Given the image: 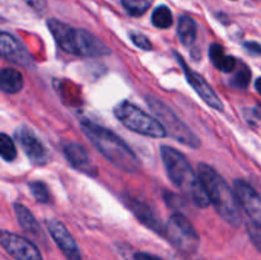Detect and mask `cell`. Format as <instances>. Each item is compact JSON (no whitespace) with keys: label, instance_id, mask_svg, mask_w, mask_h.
<instances>
[{"label":"cell","instance_id":"3957f363","mask_svg":"<svg viewBox=\"0 0 261 260\" xmlns=\"http://www.w3.org/2000/svg\"><path fill=\"white\" fill-rule=\"evenodd\" d=\"M198 175L205 186L211 203L214 205L217 213L231 226H240L242 217L236 193L232 191L224 178L211 166L200 163Z\"/></svg>","mask_w":261,"mask_h":260},{"label":"cell","instance_id":"484cf974","mask_svg":"<svg viewBox=\"0 0 261 260\" xmlns=\"http://www.w3.org/2000/svg\"><path fill=\"white\" fill-rule=\"evenodd\" d=\"M245 48L251 55H261V45L257 42H245Z\"/></svg>","mask_w":261,"mask_h":260},{"label":"cell","instance_id":"5b68a950","mask_svg":"<svg viewBox=\"0 0 261 260\" xmlns=\"http://www.w3.org/2000/svg\"><path fill=\"white\" fill-rule=\"evenodd\" d=\"M115 116L124 126L138 134L150 138H163L167 135L165 126L161 124L160 120L154 119L138 106L127 101L117 105L115 109Z\"/></svg>","mask_w":261,"mask_h":260},{"label":"cell","instance_id":"4fadbf2b","mask_svg":"<svg viewBox=\"0 0 261 260\" xmlns=\"http://www.w3.org/2000/svg\"><path fill=\"white\" fill-rule=\"evenodd\" d=\"M0 53L3 58L17 65L31 68L33 64L32 56L25 50L24 46L7 32H2L0 35Z\"/></svg>","mask_w":261,"mask_h":260},{"label":"cell","instance_id":"d4e9b609","mask_svg":"<svg viewBox=\"0 0 261 260\" xmlns=\"http://www.w3.org/2000/svg\"><path fill=\"white\" fill-rule=\"evenodd\" d=\"M133 260H163V259H161V257L157 256V255L149 254V252L138 251L133 255Z\"/></svg>","mask_w":261,"mask_h":260},{"label":"cell","instance_id":"8fae6325","mask_svg":"<svg viewBox=\"0 0 261 260\" xmlns=\"http://www.w3.org/2000/svg\"><path fill=\"white\" fill-rule=\"evenodd\" d=\"M15 139L19 143V145L24 150L31 162L38 166H43L48 162L50 154H48L47 149L43 145V143L36 137L32 130L24 126L18 127L15 130Z\"/></svg>","mask_w":261,"mask_h":260},{"label":"cell","instance_id":"9a60e30c","mask_svg":"<svg viewBox=\"0 0 261 260\" xmlns=\"http://www.w3.org/2000/svg\"><path fill=\"white\" fill-rule=\"evenodd\" d=\"M209 58L213 65L224 73H231L236 69V59L231 55H227L224 48L219 43H212L209 48Z\"/></svg>","mask_w":261,"mask_h":260},{"label":"cell","instance_id":"6da1fadb","mask_svg":"<svg viewBox=\"0 0 261 260\" xmlns=\"http://www.w3.org/2000/svg\"><path fill=\"white\" fill-rule=\"evenodd\" d=\"M161 157L170 180L184 191L194 203L200 208H206L211 204L203 181L191 168L188 158L170 145L161 147Z\"/></svg>","mask_w":261,"mask_h":260},{"label":"cell","instance_id":"f1b7e54d","mask_svg":"<svg viewBox=\"0 0 261 260\" xmlns=\"http://www.w3.org/2000/svg\"><path fill=\"white\" fill-rule=\"evenodd\" d=\"M254 112H255V115H256V116L261 120V105H259V106L255 107V111Z\"/></svg>","mask_w":261,"mask_h":260},{"label":"cell","instance_id":"44dd1931","mask_svg":"<svg viewBox=\"0 0 261 260\" xmlns=\"http://www.w3.org/2000/svg\"><path fill=\"white\" fill-rule=\"evenodd\" d=\"M152 2L153 0H121L125 9L135 17L144 14L152 5Z\"/></svg>","mask_w":261,"mask_h":260},{"label":"cell","instance_id":"ba28073f","mask_svg":"<svg viewBox=\"0 0 261 260\" xmlns=\"http://www.w3.org/2000/svg\"><path fill=\"white\" fill-rule=\"evenodd\" d=\"M2 246L14 260H43L40 250L33 242L9 231H2Z\"/></svg>","mask_w":261,"mask_h":260},{"label":"cell","instance_id":"e0dca14e","mask_svg":"<svg viewBox=\"0 0 261 260\" xmlns=\"http://www.w3.org/2000/svg\"><path fill=\"white\" fill-rule=\"evenodd\" d=\"M23 76L18 70L12 68L3 69L0 73V87L5 93H18L23 88Z\"/></svg>","mask_w":261,"mask_h":260},{"label":"cell","instance_id":"83f0119b","mask_svg":"<svg viewBox=\"0 0 261 260\" xmlns=\"http://www.w3.org/2000/svg\"><path fill=\"white\" fill-rule=\"evenodd\" d=\"M255 88H256V91L259 92L261 96V78L256 79V82H255Z\"/></svg>","mask_w":261,"mask_h":260},{"label":"cell","instance_id":"cb8c5ba5","mask_svg":"<svg viewBox=\"0 0 261 260\" xmlns=\"http://www.w3.org/2000/svg\"><path fill=\"white\" fill-rule=\"evenodd\" d=\"M130 38H132L133 43L135 46H138L139 48H142V50H152V43H150V41L145 36H143L142 33H132Z\"/></svg>","mask_w":261,"mask_h":260},{"label":"cell","instance_id":"2e32d148","mask_svg":"<svg viewBox=\"0 0 261 260\" xmlns=\"http://www.w3.org/2000/svg\"><path fill=\"white\" fill-rule=\"evenodd\" d=\"M14 212L15 216H17L18 223L25 232L33 235V236H40L42 229H41L37 219L35 218V216L31 213L27 206L22 205V204H15Z\"/></svg>","mask_w":261,"mask_h":260},{"label":"cell","instance_id":"ac0fdd59","mask_svg":"<svg viewBox=\"0 0 261 260\" xmlns=\"http://www.w3.org/2000/svg\"><path fill=\"white\" fill-rule=\"evenodd\" d=\"M177 35L181 43H184L185 46L193 45L196 38V24L193 18L188 17V15H182L180 18L177 25Z\"/></svg>","mask_w":261,"mask_h":260},{"label":"cell","instance_id":"603a6c76","mask_svg":"<svg viewBox=\"0 0 261 260\" xmlns=\"http://www.w3.org/2000/svg\"><path fill=\"white\" fill-rule=\"evenodd\" d=\"M250 81H251V71H250V69L247 68V66H242V68L237 71L236 75H234L232 84H233L234 87H237V88L245 89L249 86Z\"/></svg>","mask_w":261,"mask_h":260},{"label":"cell","instance_id":"52a82bcc","mask_svg":"<svg viewBox=\"0 0 261 260\" xmlns=\"http://www.w3.org/2000/svg\"><path fill=\"white\" fill-rule=\"evenodd\" d=\"M147 102L161 124L165 126L167 134L175 138L177 142L189 145V147L198 148L200 145L199 138L165 103H162L160 99L154 98V97H147Z\"/></svg>","mask_w":261,"mask_h":260},{"label":"cell","instance_id":"d6986e66","mask_svg":"<svg viewBox=\"0 0 261 260\" xmlns=\"http://www.w3.org/2000/svg\"><path fill=\"white\" fill-rule=\"evenodd\" d=\"M152 23L157 28H170L173 23L172 13L165 5H161L157 9H154L152 14Z\"/></svg>","mask_w":261,"mask_h":260},{"label":"cell","instance_id":"8992f818","mask_svg":"<svg viewBox=\"0 0 261 260\" xmlns=\"http://www.w3.org/2000/svg\"><path fill=\"white\" fill-rule=\"evenodd\" d=\"M163 236L178 251L184 254H193L199 247V235L191 222L185 216L176 213L170 217L165 226Z\"/></svg>","mask_w":261,"mask_h":260},{"label":"cell","instance_id":"ffe728a7","mask_svg":"<svg viewBox=\"0 0 261 260\" xmlns=\"http://www.w3.org/2000/svg\"><path fill=\"white\" fill-rule=\"evenodd\" d=\"M0 154H2L3 160L7 162H12L17 157V148H15L14 142L4 133L0 137Z\"/></svg>","mask_w":261,"mask_h":260},{"label":"cell","instance_id":"9c48e42d","mask_svg":"<svg viewBox=\"0 0 261 260\" xmlns=\"http://www.w3.org/2000/svg\"><path fill=\"white\" fill-rule=\"evenodd\" d=\"M175 56L177 58V61L180 63V65L182 66V70L184 73H185V76L186 79H188L189 84H190L194 88V91L200 96V98L203 99L208 106H211L212 109L218 110V111H223V103H222V101L219 99V97L217 96L216 92H214L213 89H212V87L209 86L208 82H206L200 74L191 70V69L189 68L188 64L182 60V58H181L177 53H175Z\"/></svg>","mask_w":261,"mask_h":260},{"label":"cell","instance_id":"7c38bea8","mask_svg":"<svg viewBox=\"0 0 261 260\" xmlns=\"http://www.w3.org/2000/svg\"><path fill=\"white\" fill-rule=\"evenodd\" d=\"M47 228L55 244L68 260H82L81 250L65 226L58 219H48Z\"/></svg>","mask_w":261,"mask_h":260},{"label":"cell","instance_id":"30bf717a","mask_svg":"<svg viewBox=\"0 0 261 260\" xmlns=\"http://www.w3.org/2000/svg\"><path fill=\"white\" fill-rule=\"evenodd\" d=\"M233 191L236 193L239 203L252 223L261 228V196L255 189L244 180H236L233 184Z\"/></svg>","mask_w":261,"mask_h":260},{"label":"cell","instance_id":"4316f807","mask_svg":"<svg viewBox=\"0 0 261 260\" xmlns=\"http://www.w3.org/2000/svg\"><path fill=\"white\" fill-rule=\"evenodd\" d=\"M24 2L31 8H33L35 10H38V12H41V10H43L46 8V0H24Z\"/></svg>","mask_w":261,"mask_h":260},{"label":"cell","instance_id":"277c9868","mask_svg":"<svg viewBox=\"0 0 261 260\" xmlns=\"http://www.w3.org/2000/svg\"><path fill=\"white\" fill-rule=\"evenodd\" d=\"M47 27L58 45L71 55L93 58L111 54L109 46L88 31L76 30L58 19H48Z\"/></svg>","mask_w":261,"mask_h":260},{"label":"cell","instance_id":"7a4b0ae2","mask_svg":"<svg viewBox=\"0 0 261 260\" xmlns=\"http://www.w3.org/2000/svg\"><path fill=\"white\" fill-rule=\"evenodd\" d=\"M81 127L92 144L117 168L126 172H135L139 168L135 153L115 133L91 121H82Z\"/></svg>","mask_w":261,"mask_h":260},{"label":"cell","instance_id":"5bb4252c","mask_svg":"<svg viewBox=\"0 0 261 260\" xmlns=\"http://www.w3.org/2000/svg\"><path fill=\"white\" fill-rule=\"evenodd\" d=\"M64 153H65V157L68 158L69 163L75 170L81 171V172H88L92 175V165L89 162L88 154L81 145L76 143H68L64 145Z\"/></svg>","mask_w":261,"mask_h":260},{"label":"cell","instance_id":"7402d4cb","mask_svg":"<svg viewBox=\"0 0 261 260\" xmlns=\"http://www.w3.org/2000/svg\"><path fill=\"white\" fill-rule=\"evenodd\" d=\"M30 190L32 193L33 198L38 201V203H48L50 201V193H48L47 186L41 181H32L30 184Z\"/></svg>","mask_w":261,"mask_h":260}]
</instances>
